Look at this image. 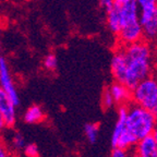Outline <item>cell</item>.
<instances>
[{"instance_id":"obj_1","label":"cell","mask_w":157,"mask_h":157,"mask_svg":"<svg viewBox=\"0 0 157 157\" xmlns=\"http://www.w3.org/2000/svg\"><path fill=\"white\" fill-rule=\"evenodd\" d=\"M122 47L128 60L124 84L133 90L140 82L153 74V52L150 43L145 39Z\"/></svg>"},{"instance_id":"obj_2","label":"cell","mask_w":157,"mask_h":157,"mask_svg":"<svg viewBox=\"0 0 157 157\" xmlns=\"http://www.w3.org/2000/svg\"><path fill=\"white\" fill-rule=\"evenodd\" d=\"M127 127L139 142L155 134L157 131V117L145 108L131 103L127 106Z\"/></svg>"},{"instance_id":"obj_3","label":"cell","mask_w":157,"mask_h":157,"mask_svg":"<svg viewBox=\"0 0 157 157\" xmlns=\"http://www.w3.org/2000/svg\"><path fill=\"white\" fill-rule=\"evenodd\" d=\"M132 103L157 117V75L152 74L132 90Z\"/></svg>"},{"instance_id":"obj_4","label":"cell","mask_w":157,"mask_h":157,"mask_svg":"<svg viewBox=\"0 0 157 157\" xmlns=\"http://www.w3.org/2000/svg\"><path fill=\"white\" fill-rule=\"evenodd\" d=\"M117 120L111 133V146L113 148H120L125 151H133L137 140L128 130L127 127V106L118 107Z\"/></svg>"},{"instance_id":"obj_5","label":"cell","mask_w":157,"mask_h":157,"mask_svg":"<svg viewBox=\"0 0 157 157\" xmlns=\"http://www.w3.org/2000/svg\"><path fill=\"white\" fill-rule=\"evenodd\" d=\"M140 23L142 25L144 39L154 42L157 39V6L140 9Z\"/></svg>"},{"instance_id":"obj_6","label":"cell","mask_w":157,"mask_h":157,"mask_svg":"<svg viewBox=\"0 0 157 157\" xmlns=\"http://www.w3.org/2000/svg\"><path fill=\"white\" fill-rule=\"evenodd\" d=\"M0 87L9 95V97L12 99L15 106L20 105L19 93H17L14 83H13L8 61L3 57H0Z\"/></svg>"},{"instance_id":"obj_7","label":"cell","mask_w":157,"mask_h":157,"mask_svg":"<svg viewBox=\"0 0 157 157\" xmlns=\"http://www.w3.org/2000/svg\"><path fill=\"white\" fill-rule=\"evenodd\" d=\"M110 70L115 82L124 84L128 70V60L125 57L124 50H123V47L121 45H119V47L116 49L110 61Z\"/></svg>"},{"instance_id":"obj_8","label":"cell","mask_w":157,"mask_h":157,"mask_svg":"<svg viewBox=\"0 0 157 157\" xmlns=\"http://www.w3.org/2000/svg\"><path fill=\"white\" fill-rule=\"evenodd\" d=\"M108 88L113 95L115 104L118 107L128 106L132 103V90H130L125 84L113 82L110 84V86H108Z\"/></svg>"},{"instance_id":"obj_9","label":"cell","mask_w":157,"mask_h":157,"mask_svg":"<svg viewBox=\"0 0 157 157\" xmlns=\"http://www.w3.org/2000/svg\"><path fill=\"white\" fill-rule=\"evenodd\" d=\"M17 106L12 101V99L9 97L7 93L0 87V111L3 115L7 122L8 128H11L14 125L17 121Z\"/></svg>"},{"instance_id":"obj_10","label":"cell","mask_w":157,"mask_h":157,"mask_svg":"<svg viewBox=\"0 0 157 157\" xmlns=\"http://www.w3.org/2000/svg\"><path fill=\"white\" fill-rule=\"evenodd\" d=\"M135 157H157V143L154 135L142 139L133 148Z\"/></svg>"},{"instance_id":"obj_11","label":"cell","mask_w":157,"mask_h":157,"mask_svg":"<svg viewBox=\"0 0 157 157\" xmlns=\"http://www.w3.org/2000/svg\"><path fill=\"white\" fill-rule=\"evenodd\" d=\"M107 25L111 32L115 35H119L122 29V23H121L120 11H119V6L116 5L111 10L107 12Z\"/></svg>"},{"instance_id":"obj_12","label":"cell","mask_w":157,"mask_h":157,"mask_svg":"<svg viewBox=\"0 0 157 157\" xmlns=\"http://www.w3.org/2000/svg\"><path fill=\"white\" fill-rule=\"evenodd\" d=\"M45 118V113L43 108L38 105H32L25 110L23 115V120L27 124H36L42 122Z\"/></svg>"},{"instance_id":"obj_13","label":"cell","mask_w":157,"mask_h":157,"mask_svg":"<svg viewBox=\"0 0 157 157\" xmlns=\"http://www.w3.org/2000/svg\"><path fill=\"white\" fill-rule=\"evenodd\" d=\"M25 146H26V143H25V139L22 133L19 131L13 132L12 135L10 136V147L15 152H20L24 150Z\"/></svg>"},{"instance_id":"obj_14","label":"cell","mask_w":157,"mask_h":157,"mask_svg":"<svg viewBox=\"0 0 157 157\" xmlns=\"http://www.w3.org/2000/svg\"><path fill=\"white\" fill-rule=\"evenodd\" d=\"M84 134L88 142L95 143L98 139V134H99V125L95 122L86 123L84 127Z\"/></svg>"},{"instance_id":"obj_15","label":"cell","mask_w":157,"mask_h":157,"mask_svg":"<svg viewBox=\"0 0 157 157\" xmlns=\"http://www.w3.org/2000/svg\"><path fill=\"white\" fill-rule=\"evenodd\" d=\"M115 101H113V95H111L109 88H105L101 94V107L104 109H110L115 106Z\"/></svg>"},{"instance_id":"obj_16","label":"cell","mask_w":157,"mask_h":157,"mask_svg":"<svg viewBox=\"0 0 157 157\" xmlns=\"http://www.w3.org/2000/svg\"><path fill=\"white\" fill-rule=\"evenodd\" d=\"M44 67L47 70H55L57 68V64H58V60H57V57L54 54H48L46 57L44 58V61H43Z\"/></svg>"},{"instance_id":"obj_17","label":"cell","mask_w":157,"mask_h":157,"mask_svg":"<svg viewBox=\"0 0 157 157\" xmlns=\"http://www.w3.org/2000/svg\"><path fill=\"white\" fill-rule=\"evenodd\" d=\"M23 154L25 157H38L39 152H38V147L34 143H29L26 144V146L24 147L23 150Z\"/></svg>"},{"instance_id":"obj_18","label":"cell","mask_w":157,"mask_h":157,"mask_svg":"<svg viewBox=\"0 0 157 157\" xmlns=\"http://www.w3.org/2000/svg\"><path fill=\"white\" fill-rule=\"evenodd\" d=\"M110 157H135L133 151H125L120 148H113L110 153Z\"/></svg>"},{"instance_id":"obj_19","label":"cell","mask_w":157,"mask_h":157,"mask_svg":"<svg viewBox=\"0 0 157 157\" xmlns=\"http://www.w3.org/2000/svg\"><path fill=\"white\" fill-rule=\"evenodd\" d=\"M137 6L140 9L147 7H153V6H157V0H136Z\"/></svg>"},{"instance_id":"obj_20","label":"cell","mask_w":157,"mask_h":157,"mask_svg":"<svg viewBox=\"0 0 157 157\" xmlns=\"http://www.w3.org/2000/svg\"><path fill=\"white\" fill-rule=\"evenodd\" d=\"M101 7L108 12L109 10H111L113 7H115L116 3H115V0H101Z\"/></svg>"},{"instance_id":"obj_21","label":"cell","mask_w":157,"mask_h":157,"mask_svg":"<svg viewBox=\"0 0 157 157\" xmlns=\"http://www.w3.org/2000/svg\"><path fill=\"white\" fill-rule=\"evenodd\" d=\"M0 157H12L9 148L2 143H0Z\"/></svg>"},{"instance_id":"obj_22","label":"cell","mask_w":157,"mask_h":157,"mask_svg":"<svg viewBox=\"0 0 157 157\" xmlns=\"http://www.w3.org/2000/svg\"><path fill=\"white\" fill-rule=\"evenodd\" d=\"M6 128H8L7 122H6V119H5V117H3V115L1 113V111H0V132L5 131Z\"/></svg>"},{"instance_id":"obj_23","label":"cell","mask_w":157,"mask_h":157,"mask_svg":"<svg viewBox=\"0 0 157 157\" xmlns=\"http://www.w3.org/2000/svg\"><path fill=\"white\" fill-rule=\"evenodd\" d=\"M123 1H124V0H115V3L116 5H121Z\"/></svg>"},{"instance_id":"obj_24","label":"cell","mask_w":157,"mask_h":157,"mask_svg":"<svg viewBox=\"0 0 157 157\" xmlns=\"http://www.w3.org/2000/svg\"><path fill=\"white\" fill-rule=\"evenodd\" d=\"M154 136H155V139H156V143H157V131H156V132H155Z\"/></svg>"},{"instance_id":"obj_25","label":"cell","mask_w":157,"mask_h":157,"mask_svg":"<svg viewBox=\"0 0 157 157\" xmlns=\"http://www.w3.org/2000/svg\"><path fill=\"white\" fill-rule=\"evenodd\" d=\"M0 143H1V142H0Z\"/></svg>"}]
</instances>
